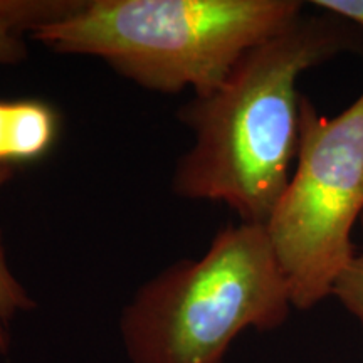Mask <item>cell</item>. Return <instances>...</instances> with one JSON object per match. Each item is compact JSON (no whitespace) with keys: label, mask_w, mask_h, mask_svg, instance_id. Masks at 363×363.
Listing matches in <instances>:
<instances>
[{"label":"cell","mask_w":363,"mask_h":363,"mask_svg":"<svg viewBox=\"0 0 363 363\" xmlns=\"http://www.w3.org/2000/svg\"><path fill=\"white\" fill-rule=\"evenodd\" d=\"M347 54L363 56L360 27L328 12L301 13L252 48L214 93L182 106L177 116L194 143L175 165L177 197L224 203L240 222L264 225L296 163L298 81Z\"/></svg>","instance_id":"1"},{"label":"cell","mask_w":363,"mask_h":363,"mask_svg":"<svg viewBox=\"0 0 363 363\" xmlns=\"http://www.w3.org/2000/svg\"><path fill=\"white\" fill-rule=\"evenodd\" d=\"M299 0H79L30 39L91 56L140 88L208 96L252 48L305 13Z\"/></svg>","instance_id":"2"},{"label":"cell","mask_w":363,"mask_h":363,"mask_svg":"<svg viewBox=\"0 0 363 363\" xmlns=\"http://www.w3.org/2000/svg\"><path fill=\"white\" fill-rule=\"evenodd\" d=\"M291 294L262 224L220 229L199 259H182L147 281L120 318L130 363H225L242 331H272Z\"/></svg>","instance_id":"3"},{"label":"cell","mask_w":363,"mask_h":363,"mask_svg":"<svg viewBox=\"0 0 363 363\" xmlns=\"http://www.w3.org/2000/svg\"><path fill=\"white\" fill-rule=\"evenodd\" d=\"M363 216V93L335 116L303 94L296 163L264 224L294 310L333 293L357 256L352 235Z\"/></svg>","instance_id":"4"},{"label":"cell","mask_w":363,"mask_h":363,"mask_svg":"<svg viewBox=\"0 0 363 363\" xmlns=\"http://www.w3.org/2000/svg\"><path fill=\"white\" fill-rule=\"evenodd\" d=\"M61 135V115L40 98L0 99V165L19 169L44 160Z\"/></svg>","instance_id":"5"},{"label":"cell","mask_w":363,"mask_h":363,"mask_svg":"<svg viewBox=\"0 0 363 363\" xmlns=\"http://www.w3.org/2000/svg\"><path fill=\"white\" fill-rule=\"evenodd\" d=\"M78 6L79 0H0V66L24 62L29 56L27 38Z\"/></svg>","instance_id":"6"},{"label":"cell","mask_w":363,"mask_h":363,"mask_svg":"<svg viewBox=\"0 0 363 363\" xmlns=\"http://www.w3.org/2000/svg\"><path fill=\"white\" fill-rule=\"evenodd\" d=\"M16 177V169L0 165V190ZM38 306L26 286L13 274L4 246V234L0 229V358H6L12 345V323L22 313L33 311Z\"/></svg>","instance_id":"7"},{"label":"cell","mask_w":363,"mask_h":363,"mask_svg":"<svg viewBox=\"0 0 363 363\" xmlns=\"http://www.w3.org/2000/svg\"><path fill=\"white\" fill-rule=\"evenodd\" d=\"M360 229L363 235V216ZM331 296L338 299L340 305L355 318L363 330V247L358 249L357 256L335 283Z\"/></svg>","instance_id":"8"},{"label":"cell","mask_w":363,"mask_h":363,"mask_svg":"<svg viewBox=\"0 0 363 363\" xmlns=\"http://www.w3.org/2000/svg\"><path fill=\"white\" fill-rule=\"evenodd\" d=\"M310 6L350 21L363 30V0H313Z\"/></svg>","instance_id":"9"}]
</instances>
